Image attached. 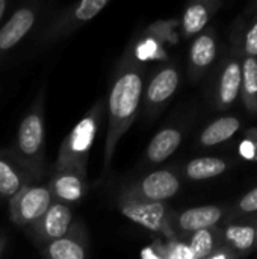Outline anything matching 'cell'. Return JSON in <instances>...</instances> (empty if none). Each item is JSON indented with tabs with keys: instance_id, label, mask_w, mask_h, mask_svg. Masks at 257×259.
I'll use <instances>...</instances> for the list:
<instances>
[{
	"instance_id": "obj_1",
	"label": "cell",
	"mask_w": 257,
	"mask_h": 259,
	"mask_svg": "<svg viewBox=\"0 0 257 259\" xmlns=\"http://www.w3.org/2000/svg\"><path fill=\"white\" fill-rule=\"evenodd\" d=\"M144 94V70L130 53L120 62L108 96V132L105 143V165L103 171L108 173L115 149L121 137L133 124L141 99Z\"/></svg>"
},
{
	"instance_id": "obj_2",
	"label": "cell",
	"mask_w": 257,
	"mask_h": 259,
	"mask_svg": "<svg viewBox=\"0 0 257 259\" xmlns=\"http://www.w3.org/2000/svg\"><path fill=\"white\" fill-rule=\"evenodd\" d=\"M101 115L103 102L98 100L62 141L55 168H74L86 173L89 152L97 140Z\"/></svg>"
},
{
	"instance_id": "obj_3",
	"label": "cell",
	"mask_w": 257,
	"mask_h": 259,
	"mask_svg": "<svg viewBox=\"0 0 257 259\" xmlns=\"http://www.w3.org/2000/svg\"><path fill=\"white\" fill-rule=\"evenodd\" d=\"M44 134V99L39 94L20 121L12 156L29 175L36 173L42 164Z\"/></svg>"
},
{
	"instance_id": "obj_4",
	"label": "cell",
	"mask_w": 257,
	"mask_h": 259,
	"mask_svg": "<svg viewBox=\"0 0 257 259\" xmlns=\"http://www.w3.org/2000/svg\"><path fill=\"white\" fill-rule=\"evenodd\" d=\"M52 203L53 197L47 185L29 184L9 200L11 220L21 228L30 229L41 220Z\"/></svg>"
},
{
	"instance_id": "obj_5",
	"label": "cell",
	"mask_w": 257,
	"mask_h": 259,
	"mask_svg": "<svg viewBox=\"0 0 257 259\" xmlns=\"http://www.w3.org/2000/svg\"><path fill=\"white\" fill-rule=\"evenodd\" d=\"M180 190L177 176L170 170H156L139 179L135 185L129 187L120 196L142 200V202H159L171 199Z\"/></svg>"
},
{
	"instance_id": "obj_6",
	"label": "cell",
	"mask_w": 257,
	"mask_h": 259,
	"mask_svg": "<svg viewBox=\"0 0 257 259\" xmlns=\"http://www.w3.org/2000/svg\"><path fill=\"white\" fill-rule=\"evenodd\" d=\"M117 208L127 220L150 232H167L168 211L164 203L142 202L120 196L117 199Z\"/></svg>"
},
{
	"instance_id": "obj_7",
	"label": "cell",
	"mask_w": 257,
	"mask_h": 259,
	"mask_svg": "<svg viewBox=\"0 0 257 259\" xmlns=\"http://www.w3.org/2000/svg\"><path fill=\"white\" fill-rule=\"evenodd\" d=\"M74 225L76 222L71 208L53 200L41 220L30 228V232L41 246H45L52 241L67 237L73 231Z\"/></svg>"
},
{
	"instance_id": "obj_8",
	"label": "cell",
	"mask_w": 257,
	"mask_h": 259,
	"mask_svg": "<svg viewBox=\"0 0 257 259\" xmlns=\"http://www.w3.org/2000/svg\"><path fill=\"white\" fill-rule=\"evenodd\" d=\"M47 187L53 200L73 206L86 196V173L74 168H55Z\"/></svg>"
},
{
	"instance_id": "obj_9",
	"label": "cell",
	"mask_w": 257,
	"mask_h": 259,
	"mask_svg": "<svg viewBox=\"0 0 257 259\" xmlns=\"http://www.w3.org/2000/svg\"><path fill=\"white\" fill-rule=\"evenodd\" d=\"M38 11L35 6L27 5L18 8L11 18L0 29V55L12 50L35 26Z\"/></svg>"
},
{
	"instance_id": "obj_10",
	"label": "cell",
	"mask_w": 257,
	"mask_h": 259,
	"mask_svg": "<svg viewBox=\"0 0 257 259\" xmlns=\"http://www.w3.org/2000/svg\"><path fill=\"white\" fill-rule=\"evenodd\" d=\"M108 5L109 0H82L76 3L68 11H65L61 20L53 26L52 32H48V39L61 38L67 33L74 32L77 27L83 26L95 15H98L101 9H105Z\"/></svg>"
},
{
	"instance_id": "obj_11",
	"label": "cell",
	"mask_w": 257,
	"mask_h": 259,
	"mask_svg": "<svg viewBox=\"0 0 257 259\" xmlns=\"http://www.w3.org/2000/svg\"><path fill=\"white\" fill-rule=\"evenodd\" d=\"M42 255L44 259H88L89 246L82 223H76L67 237L42 246Z\"/></svg>"
},
{
	"instance_id": "obj_12",
	"label": "cell",
	"mask_w": 257,
	"mask_h": 259,
	"mask_svg": "<svg viewBox=\"0 0 257 259\" xmlns=\"http://www.w3.org/2000/svg\"><path fill=\"white\" fill-rule=\"evenodd\" d=\"M179 73L173 67L158 71L145 88L144 105L145 111H158L165 102H168L179 87Z\"/></svg>"
},
{
	"instance_id": "obj_13",
	"label": "cell",
	"mask_w": 257,
	"mask_h": 259,
	"mask_svg": "<svg viewBox=\"0 0 257 259\" xmlns=\"http://www.w3.org/2000/svg\"><path fill=\"white\" fill-rule=\"evenodd\" d=\"M29 181L30 175L11 155L0 153V199H14Z\"/></svg>"
},
{
	"instance_id": "obj_14",
	"label": "cell",
	"mask_w": 257,
	"mask_h": 259,
	"mask_svg": "<svg viewBox=\"0 0 257 259\" xmlns=\"http://www.w3.org/2000/svg\"><path fill=\"white\" fill-rule=\"evenodd\" d=\"M223 212L217 206H198L183 211L177 217V226L183 232H197L203 229L212 228L215 223L220 222Z\"/></svg>"
},
{
	"instance_id": "obj_15",
	"label": "cell",
	"mask_w": 257,
	"mask_h": 259,
	"mask_svg": "<svg viewBox=\"0 0 257 259\" xmlns=\"http://www.w3.org/2000/svg\"><path fill=\"white\" fill-rule=\"evenodd\" d=\"M180 143H182L180 131L174 127H165L151 138L145 152V158L151 164L164 162L177 150Z\"/></svg>"
},
{
	"instance_id": "obj_16",
	"label": "cell",
	"mask_w": 257,
	"mask_h": 259,
	"mask_svg": "<svg viewBox=\"0 0 257 259\" xmlns=\"http://www.w3.org/2000/svg\"><path fill=\"white\" fill-rule=\"evenodd\" d=\"M239 129V120L235 117H223L211 123L201 134L200 141L203 146H217L232 138Z\"/></svg>"
},
{
	"instance_id": "obj_17",
	"label": "cell",
	"mask_w": 257,
	"mask_h": 259,
	"mask_svg": "<svg viewBox=\"0 0 257 259\" xmlns=\"http://www.w3.org/2000/svg\"><path fill=\"white\" fill-rule=\"evenodd\" d=\"M226 171V162L220 158H197L186 165V176L192 181H204Z\"/></svg>"
},
{
	"instance_id": "obj_18",
	"label": "cell",
	"mask_w": 257,
	"mask_h": 259,
	"mask_svg": "<svg viewBox=\"0 0 257 259\" xmlns=\"http://www.w3.org/2000/svg\"><path fill=\"white\" fill-rule=\"evenodd\" d=\"M242 85V71L238 62H230L223 71L220 82V99L224 105L235 102Z\"/></svg>"
},
{
	"instance_id": "obj_19",
	"label": "cell",
	"mask_w": 257,
	"mask_h": 259,
	"mask_svg": "<svg viewBox=\"0 0 257 259\" xmlns=\"http://www.w3.org/2000/svg\"><path fill=\"white\" fill-rule=\"evenodd\" d=\"M215 55H217V44L211 35L198 36L194 41L191 47V53H189L191 62L197 68H204L209 64H212V61L215 59Z\"/></svg>"
},
{
	"instance_id": "obj_20",
	"label": "cell",
	"mask_w": 257,
	"mask_h": 259,
	"mask_svg": "<svg viewBox=\"0 0 257 259\" xmlns=\"http://www.w3.org/2000/svg\"><path fill=\"white\" fill-rule=\"evenodd\" d=\"M208 20H209V12L204 5H200V3L191 5L183 14L182 26H183L185 33L195 35L201 32V29L208 24Z\"/></svg>"
},
{
	"instance_id": "obj_21",
	"label": "cell",
	"mask_w": 257,
	"mask_h": 259,
	"mask_svg": "<svg viewBox=\"0 0 257 259\" xmlns=\"http://www.w3.org/2000/svg\"><path fill=\"white\" fill-rule=\"evenodd\" d=\"M188 246L194 255V259L209 258L214 250V235L209 229L197 231L192 234Z\"/></svg>"
},
{
	"instance_id": "obj_22",
	"label": "cell",
	"mask_w": 257,
	"mask_h": 259,
	"mask_svg": "<svg viewBox=\"0 0 257 259\" xmlns=\"http://www.w3.org/2000/svg\"><path fill=\"white\" fill-rule=\"evenodd\" d=\"M226 238L239 250H248L256 241V229L251 226H229Z\"/></svg>"
},
{
	"instance_id": "obj_23",
	"label": "cell",
	"mask_w": 257,
	"mask_h": 259,
	"mask_svg": "<svg viewBox=\"0 0 257 259\" xmlns=\"http://www.w3.org/2000/svg\"><path fill=\"white\" fill-rule=\"evenodd\" d=\"M130 53V52H129ZM130 56L136 61V62H144V61H151V59H158L161 56V47L158 39H155L153 36H145L142 39H139L135 44V50L130 53Z\"/></svg>"
},
{
	"instance_id": "obj_24",
	"label": "cell",
	"mask_w": 257,
	"mask_h": 259,
	"mask_svg": "<svg viewBox=\"0 0 257 259\" xmlns=\"http://www.w3.org/2000/svg\"><path fill=\"white\" fill-rule=\"evenodd\" d=\"M242 85L245 88V93L250 96L257 94V61L254 58L245 59L242 68Z\"/></svg>"
},
{
	"instance_id": "obj_25",
	"label": "cell",
	"mask_w": 257,
	"mask_h": 259,
	"mask_svg": "<svg viewBox=\"0 0 257 259\" xmlns=\"http://www.w3.org/2000/svg\"><path fill=\"white\" fill-rule=\"evenodd\" d=\"M167 259H194V255L188 244L185 243H174L165 252Z\"/></svg>"
},
{
	"instance_id": "obj_26",
	"label": "cell",
	"mask_w": 257,
	"mask_h": 259,
	"mask_svg": "<svg viewBox=\"0 0 257 259\" xmlns=\"http://www.w3.org/2000/svg\"><path fill=\"white\" fill-rule=\"evenodd\" d=\"M239 206H241V209L244 212H254V211H257V188L251 190L250 193H247L242 197Z\"/></svg>"
},
{
	"instance_id": "obj_27",
	"label": "cell",
	"mask_w": 257,
	"mask_h": 259,
	"mask_svg": "<svg viewBox=\"0 0 257 259\" xmlns=\"http://www.w3.org/2000/svg\"><path fill=\"white\" fill-rule=\"evenodd\" d=\"M245 50L250 56L257 55V23L253 24V27L248 30L245 38Z\"/></svg>"
},
{
	"instance_id": "obj_28",
	"label": "cell",
	"mask_w": 257,
	"mask_h": 259,
	"mask_svg": "<svg viewBox=\"0 0 257 259\" xmlns=\"http://www.w3.org/2000/svg\"><path fill=\"white\" fill-rule=\"evenodd\" d=\"M141 259H167V256H165V253L159 252V249H156L155 246H151V247L142 249Z\"/></svg>"
},
{
	"instance_id": "obj_29",
	"label": "cell",
	"mask_w": 257,
	"mask_h": 259,
	"mask_svg": "<svg viewBox=\"0 0 257 259\" xmlns=\"http://www.w3.org/2000/svg\"><path fill=\"white\" fill-rule=\"evenodd\" d=\"M241 155L245 159H254V156H256V146L251 141H244L241 144Z\"/></svg>"
},
{
	"instance_id": "obj_30",
	"label": "cell",
	"mask_w": 257,
	"mask_h": 259,
	"mask_svg": "<svg viewBox=\"0 0 257 259\" xmlns=\"http://www.w3.org/2000/svg\"><path fill=\"white\" fill-rule=\"evenodd\" d=\"M6 8H8V2H6V0H0V21H2V18H3V15H5Z\"/></svg>"
},
{
	"instance_id": "obj_31",
	"label": "cell",
	"mask_w": 257,
	"mask_h": 259,
	"mask_svg": "<svg viewBox=\"0 0 257 259\" xmlns=\"http://www.w3.org/2000/svg\"><path fill=\"white\" fill-rule=\"evenodd\" d=\"M206 259H229V255L224 253V252H220V253H215V255H211L209 258Z\"/></svg>"
},
{
	"instance_id": "obj_32",
	"label": "cell",
	"mask_w": 257,
	"mask_h": 259,
	"mask_svg": "<svg viewBox=\"0 0 257 259\" xmlns=\"http://www.w3.org/2000/svg\"><path fill=\"white\" fill-rule=\"evenodd\" d=\"M5 244H6V240H5V237L0 234V259H2V255H3V250H5Z\"/></svg>"
},
{
	"instance_id": "obj_33",
	"label": "cell",
	"mask_w": 257,
	"mask_h": 259,
	"mask_svg": "<svg viewBox=\"0 0 257 259\" xmlns=\"http://www.w3.org/2000/svg\"><path fill=\"white\" fill-rule=\"evenodd\" d=\"M256 240H257V229H256Z\"/></svg>"
}]
</instances>
